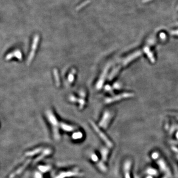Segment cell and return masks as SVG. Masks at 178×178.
Here are the masks:
<instances>
[{
  "mask_svg": "<svg viewBox=\"0 0 178 178\" xmlns=\"http://www.w3.org/2000/svg\"><path fill=\"white\" fill-rule=\"evenodd\" d=\"M152 178L151 177H149V178Z\"/></svg>",
  "mask_w": 178,
  "mask_h": 178,
  "instance_id": "cell-1",
  "label": "cell"
}]
</instances>
